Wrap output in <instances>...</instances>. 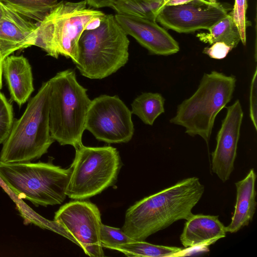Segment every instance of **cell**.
Returning <instances> with one entry per match:
<instances>
[{"instance_id":"6da1fadb","label":"cell","mask_w":257,"mask_h":257,"mask_svg":"<svg viewBox=\"0 0 257 257\" xmlns=\"http://www.w3.org/2000/svg\"><path fill=\"white\" fill-rule=\"evenodd\" d=\"M204 190L196 177L180 180L131 206L121 229L133 239L144 241L175 221L189 219Z\"/></svg>"},{"instance_id":"7a4b0ae2","label":"cell","mask_w":257,"mask_h":257,"mask_svg":"<svg viewBox=\"0 0 257 257\" xmlns=\"http://www.w3.org/2000/svg\"><path fill=\"white\" fill-rule=\"evenodd\" d=\"M85 1H61L40 22L35 46L48 55L70 58L74 64L78 59V43L84 31L98 27L105 14L86 8Z\"/></svg>"},{"instance_id":"3957f363","label":"cell","mask_w":257,"mask_h":257,"mask_svg":"<svg viewBox=\"0 0 257 257\" xmlns=\"http://www.w3.org/2000/svg\"><path fill=\"white\" fill-rule=\"evenodd\" d=\"M49 81L51 136L60 145H71L76 149L82 145L91 101L87 89L79 84L75 72L71 69L59 72Z\"/></svg>"},{"instance_id":"277c9868","label":"cell","mask_w":257,"mask_h":257,"mask_svg":"<svg viewBox=\"0 0 257 257\" xmlns=\"http://www.w3.org/2000/svg\"><path fill=\"white\" fill-rule=\"evenodd\" d=\"M50 91L49 80L43 82L29 101L22 115L14 120L10 133L3 143L0 162H31L47 153L55 141L49 128Z\"/></svg>"},{"instance_id":"5b68a950","label":"cell","mask_w":257,"mask_h":257,"mask_svg":"<svg viewBox=\"0 0 257 257\" xmlns=\"http://www.w3.org/2000/svg\"><path fill=\"white\" fill-rule=\"evenodd\" d=\"M129 45L127 35L114 16L105 15L98 27L84 31L81 35L75 64L85 77L104 78L127 62Z\"/></svg>"},{"instance_id":"8992f818","label":"cell","mask_w":257,"mask_h":257,"mask_svg":"<svg viewBox=\"0 0 257 257\" xmlns=\"http://www.w3.org/2000/svg\"><path fill=\"white\" fill-rule=\"evenodd\" d=\"M236 78L212 71L205 73L196 91L177 107L170 122L185 128L190 136H200L208 144L218 113L231 100Z\"/></svg>"},{"instance_id":"52a82bcc","label":"cell","mask_w":257,"mask_h":257,"mask_svg":"<svg viewBox=\"0 0 257 257\" xmlns=\"http://www.w3.org/2000/svg\"><path fill=\"white\" fill-rule=\"evenodd\" d=\"M71 173L70 167L64 169L51 163L0 162V177L6 185L18 198L35 206L61 204Z\"/></svg>"},{"instance_id":"ba28073f","label":"cell","mask_w":257,"mask_h":257,"mask_svg":"<svg viewBox=\"0 0 257 257\" xmlns=\"http://www.w3.org/2000/svg\"><path fill=\"white\" fill-rule=\"evenodd\" d=\"M66 195L83 200L101 193L116 181L121 167L119 153L111 146L75 149Z\"/></svg>"},{"instance_id":"9c48e42d","label":"cell","mask_w":257,"mask_h":257,"mask_svg":"<svg viewBox=\"0 0 257 257\" xmlns=\"http://www.w3.org/2000/svg\"><path fill=\"white\" fill-rule=\"evenodd\" d=\"M132 114L117 95H100L91 101L85 130L108 144L127 143L135 131Z\"/></svg>"},{"instance_id":"30bf717a","label":"cell","mask_w":257,"mask_h":257,"mask_svg":"<svg viewBox=\"0 0 257 257\" xmlns=\"http://www.w3.org/2000/svg\"><path fill=\"white\" fill-rule=\"evenodd\" d=\"M54 221L74 238L86 254L104 256L100 239L101 216L94 204L79 200L66 203L55 212Z\"/></svg>"},{"instance_id":"8fae6325","label":"cell","mask_w":257,"mask_h":257,"mask_svg":"<svg viewBox=\"0 0 257 257\" xmlns=\"http://www.w3.org/2000/svg\"><path fill=\"white\" fill-rule=\"evenodd\" d=\"M229 13L220 3L193 0L181 5L164 6L159 10L156 21L168 29L189 33L200 29L208 30Z\"/></svg>"},{"instance_id":"7c38bea8","label":"cell","mask_w":257,"mask_h":257,"mask_svg":"<svg viewBox=\"0 0 257 257\" xmlns=\"http://www.w3.org/2000/svg\"><path fill=\"white\" fill-rule=\"evenodd\" d=\"M243 113L239 100L227 107V112L216 137V146L212 153V170L223 182L234 169L237 144Z\"/></svg>"},{"instance_id":"4fadbf2b","label":"cell","mask_w":257,"mask_h":257,"mask_svg":"<svg viewBox=\"0 0 257 257\" xmlns=\"http://www.w3.org/2000/svg\"><path fill=\"white\" fill-rule=\"evenodd\" d=\"M114 17L125 33L151 54L168 56L180 50L178 42L155 20L119 14Z\"/></svg>"},{"instance_id":"5bb4252c","label":"cell","mask_w":257,"mask_h":257,"mask_svg":"<svg viewBox=\"0 0 257 257\" xmlns=\"http://www.w3.org/2000/svg\"><path fill=\"white\" fill-rule=\"evenodd\" d=\"M38 29L35 23L3 4L0 14V53L3 60L19 50L35 46Z\"/></svg>"},{"instance_id":"9a60e30c","label":"cell","mask_w":257,"mask_h":257,"mask_svg":"<svg viewBox=\"0 0 257 257\" xmlns=\"http://www.w3.org/2000/svg\"><path fill=\"white\" fill-rule=\"evenodd\" d=\"M226 233L218 216L193 214L186 220L180 238L185 247L205 246L225 237Z\"/></svg>"},{"instance_id":"2e32d148","label":"cell","mask_w":257,"mask_h":257,"mask_svg":"<svg viewBox=\"0 0 257 257\" xmlns=\"http://www.w3.org/2000/svg\"><path fill=\"white\" fill-rule=\"evenodd\" d=\"M4 74L11 99L21 106L34 90L32 68L23 55H10L3 62Z\"/></svg>"},{"instance_id":"e0dca14e","label":"cell","mask_w":257,"mask_h":257,"mask_svg":"<svg viewBox=\"0 0 257 257\" xmlns=\"http://www.w3.org/2000/svg\"><path fill=\"white\" fill-rule=\"evenodd\" d=\"M255 180L256 174L252 168L243 179L235 183L236 202L231 222L226 227L227 232H236L252 220L256 206Z\"/></svg>"},{"instance_id":"ac0fdd59","label":"cell","mask_w":257,"mask_h":257,"mask_svg":"<svg viewBox=\"0 0 257 257\" xmlns=\"http://www.w3.org/2000/svg\"><path fill=\"white\" fill-rule=\"evenodd\" d=\"M165 99L158 93L145 92L133 101L132 113L146 124L152 125L156 118L165 112Z\"/></svg>"},{"instance_id":"d6986e66","label":"cell","mask_w":257,"mask_h":257,"mask_svg":"<svg viewBox=\"0 0 257 257\" xmlns=\"http://www.w3.org/2000/svg\"><path fill=\"white\" fill-rule=\"evenodd\" d=\"M207 30L208 32L198 33L196 37L200 41L210 45L217 42H222L233 49L240 41L230 12Z\"/></svg>"},{"instance_id":"ffe728a7","label":"cell","mask_w":257,"mask_h":257,"mask_svg":"<svg viewBox=\"0 0 257 257\" xmlns=\"http://www.w3.org/2000/svg\"><path fill=\"white\" fill-rule=\"evenodd\" d=\"M0 2L25 19L39 23L55 7L58 0H0Z\"/></svg>"},{"instance_id":"44dd1931","label":"cell","mask_w":257,"mask_h":257,"mask_svg":"<svg viewBox=\"0 0 257 257\" xmlns=\"http://www.w3.org/2000/svg\"><path fill=\"white\" fill-rule=\"evenodd\" d=\"M163 5V0H112L110 8L117 14L156 21Z\"/></svg>"},{"instance_id":"7402d4cb","label":"cell","mask_w":257,"mask_h":257,"mask_svg":"<svg viewBox=\"0 0 257 257\" xmlns=\"http://www.w3.org/2000/svg\"><path fill=\"white\" fill-rule=\"evenodd\" d=\"M112 249L121 252L127 256L163 257L181 255V247L151 244L144 241L135 240L121 244Z\"/></svg>"},{"instance_id":"603a6c76","label":"cell","mask_w":257,"mask_h":257,"mask_svg":"<svg viewBox=\"0 0 257 257\" xmlns=\"http://www.w3.org/2000/svg\"><path fill=\"white\" fill-rule=\"evenodd\" d=\"M0 187L15 203L17 209L20 212L21 217L24 219L25 224H33L41 228L45 227L47 220L34 211L22 199L18 198L6 185L1 177Z\"/></svg>"},{"instance_id":"cb8c5ba5","label":"cell","mask_w":257,"mask_h":257,"mask_svg":"<svg viewBox=\"0 0 257 257\" xmlns=\"http://www.w3.org/2000/svg\"><path fill=\"white\" fill-rule=\"evenodd\" d=\"M100 239L102 247L110 249L121 244L135 241L122 229L102 223L100 228Z\"/></svg>"},{"instance_id":"d4e9b609","label":"cell","mask_w":257,"mask_h":257,"mask_svg":"<svg viewBox=\"0 0 257 257\" xmlns=\"http://www.w3.org/2000/svg\"><path fill=\"white\" fill-rule=\"evenodd\" d=\"M13 114V106L4 95L0 99V144L10 133L14 120Z\"/></svg>"},{"instance_id":"484cf974","label":"cell","mask_w":257,"mask_h":257,"mask_svg":"<svg viewBox=\"0 0 257 257\" xmlns=\"http://www.w3.org/2000/svg\"><path fill=\"white\" fill-rule=\"evenodd\" d=\"M247 0H235L233 8L230 12L233 21L239 34L240 41L246 44V11Z\"/></svg>"},{"instance_id":"4316f807","label":"cell","mask_w":257,"mask_h":257,"mask_svg":"<svg viewBox=\"0 0 257 257\" xmlns=\"http://www.w3.org/2000/svg\"><path fill=\"white\" fill-rule=\"evenodd\" d=\"M257 69L255 70L250 88L249 115L255 130H257Z\"/></svg>"},{"instance_id":"83f0119b","label":"cell","mask_w":257,"mask_h":257,"mask_svg":"<svg viewBox=\"0 0 257 257\" xmlns=\"http://www.w3.org/2000/svg\"><path fill=\"white\" fill-rule=\"evenodd\" d=\"M211 45L210 47L204 48L203 53L210 58L215 59L224 58L233 49L230 46L222 42H217Z\"/></svg>"},{"instance_id":"f1b7e54d","label":"cell","mask_w":257,"mask_h":257,"mask_svg":"<svg viewBox=\"0 0 257 257\" xmlns=\"http://www.w3.org/2000/svg\"><path fill=\"white\" fill-rule=\"evenodd\" d=\"M86 4L93 8L99 9L110 7L112 0H84Z\"/></svg>"},{"instance_id":"f546056e","label":"cell","mask_w":257,"mask_h":257,"mask_svg":"<svg viewBox=\"0 0 257 257\" xmlns=\"http://www.w3.org/2000/svg\"><path fill=\"white\" fill-rule=\"evenodd\" d=\"M193 0H169L165 6H178L183 5ZM164 7V6H163Z\"/></svg>"},{"instance_id":"4dcf8cb0","label":"cell","mask_w":257,"mask_h":257,"mask_svg":"<svg viewBox=\"0 0 257 257\" xmlns=\"http://www.w3.org/2000/svg\"><path fill=\"white\" fill-rule=\"evenodd\" d=\"M3 59L2 57V56L0 53V90L2 87V75H3V70H2V66H3Z\"/></svg>"},{"instance_id":"1f68e13d","label":"cell","mask_w":257,"mask_h":257,"mask_svg":"<svg viewBox=\"0 0 257 257\" xmlns=\"http://www.w3.org/2000/svg\"><path fill=\"white\" fill-rule=\"evenodd\" d=\"M208 1L211 3H217V1L216 0H208Z\"/></svg>"},{"instance_id":"d6a6232c","label":"cell","mask_w":257,"mask_h":257,"mask_svg":"<svg viewBox=\"0 0 257 257\" xmlns=\"http://www.w3.org/2000/svg\"><path fill=\"white\" fill-rule=\"evenodd\" d=\"M3 10V4L0 2V14L2 13Z\"/></svg>"},{"instance_id":"836d02e7","label":"cell","mask_w":257,"mask_h":257,"mask_svg":"<svg viewBox=\"0 0 257 257\" xmlns=\"http://www.w3.org/2000/svg\"><path fill=\"white\" fill-rule=\"evenodd\" d=\"M5 95L2 93L1 91H0V99L4 96Z\"/></svg>"},{"instance_id":"e575fe53","label":"cell","mask_w":257,"mask_h":257,"mask_svg":"<svg viewBox=\"0 0 257 257\" xmlns=\"http://www.w3.org/2000/svg\"><path fill=\"white\" fill-rule=\"evenodd\" d=\"M206 1H208V0H206Z\"/></svg>"}]
</instances>
